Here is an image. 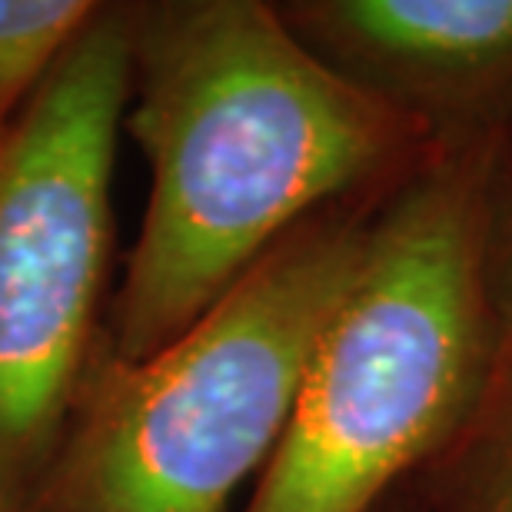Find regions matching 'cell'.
I'll return each mask as SVG.
<instances>
[{
  "instance_id": "cell-8",
  "label": "cell",
  "mask_w": 512,
  "mask_h": 512,
  "mask_svg": "<svg viewBox=\"0 0 512 512\" xmlns=\"http://www.w3.org/2000/svg\"><path fill=\"white\" fill-rule=\"evenodd\" d=\"M459 449V512H512V363H499Z\"/></svg>"
},
{
  "instance_id": "cell-1",
  "label": "cell",
  "mask_w": 512,
  "mask_h": 512,
  "mask_svg": "<svg viewBox=\"0 0 512 512\" xmlns=\"http://www.w3.org/2000/svg\"><path fill=\"white\" fill-rule=\"evenodd\" d=\"M124 127L150 197L100 353L147 360L303 220L383 193L436 140L313 54L260 0L133 4Z\"/></svg>"
},
{
  "instance_id": "cell-4",
  "label": "cell",
  "mask_w": 512,
  "mask_h": 512,
  "mask_svg": "<svg viewBox=\"0 0 512 512\" xmlns=\"http://www.w3.org/2000/svg\"><path fill=\"white\" fill-rule=\"evenodd\" d=\"M133 7L110 4L0 133V512H30L104 343Z\"/></svg>"
},
{
  "instance_id": "cell-2",
  "label": "cell",
  "mask_w": 512,
  "mask_h": 512,
  "mask_svg": "<svg viewBox=\"0 0 512 512\" xmlns=\"http://www.w3.org/2000/svg\"><path fill=\"white\" fill-rule=\"evenodd\" d=\"M483 137L436 140L383 193L360 270L243 512H370L483 409L499 370L479 270Z\"/></svg>"
},
{
  "instance_id": "cell-3",
  "label": "cell",
  "mask_w": 512,
  "mask_h": 512,
  "mask_svg": "<svg viewBox=\"0 0 512 512\" xmlns=\"http://www.w3.org/2000/svg\"><path fill=\"white\" fill-rule=\"evenodd\" d=\"M383 193L303 220L147 360L97 350L30 512H227L280 446Z\"/></svg>"
},
{
  "instance_id": "cell-6",
  "label": "cell",
  "mask_w": 512,
  "mask_h": 512,
  "mask_svg": "<svg viewBox=\"0 0 512 512\" xmlns=\"http://www.w3.org/2000/svg\"><path fill=\"white\" fill-rule=\"evenodd\" d=\"M100 10L94 0H0V133Z\"/></svg>"
},
{
  "instance_id": "cell-5",
  "label": "cell",
  "mask_w": 512,
  "mask_h": 512,
  "mask_svg": "<svg viewBox=\"0 0 512 512\" xmlns=\"http://www.w3.org/2000/svg\"><path fill=\"white\" fill-rule=\"evenodd\" d=\"M280 14L429 140L479 137L512 110V0H303Z\"/></svg>"
},
{
  "instance_id": "cell-7",
  "label": "cell",
  "mask_w": 512,
  "mask_h": 512,
  "mask_svg": "<svg viewBox=\"0 0 512 512\" xmlns=\"http://www.w3.org/2000/svg\"><path fill=\"white\" fill-rule=\"evenodd\" d=\"M479 270L496 326L499 363H512V110L483 137Z\"/></svg>"
}]
</instances>
